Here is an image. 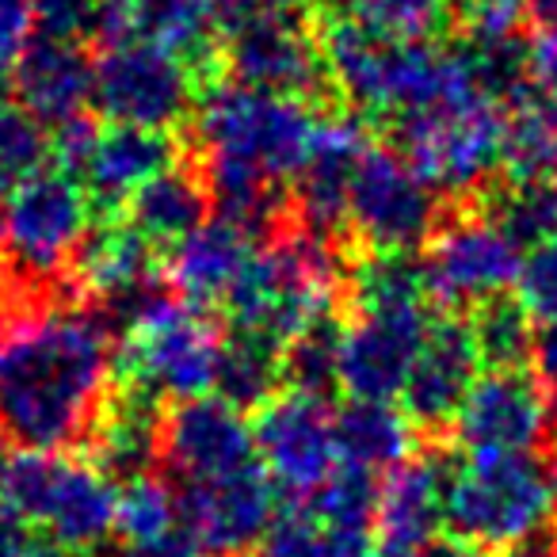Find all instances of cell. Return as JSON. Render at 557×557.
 <instances>
[{
    "instance_id": "obj_27",
    "label": "cell",
    "mask_w": 557,
    "mask_h": 557,
    "mask_svg": "<svg viewBox=\"0 0 557 557\" xmlns=\"http://www.w3.org/2000/svg\"><path fill=\"white\" fill-rule=\"evenodd\" d=\"M417 420L394 401H351L336 412V447H341V466L359 473H389L412 458V432Z\"/></svg>"
},
{
    "instance_id": "obj_30",
    "label": "cell",
    "mask_w": 557,
    "mask_h": 557,
    "mask_svg": "<svg viewBox=\"0 0 557 557\" xmlns=\"http://www.w3.org/2000/svg\"><path fill=\"white\" fill-rule=\"evenodd\" d=\"M321 54H325V73L336 85V92H341L351 108L379 115L389 39L374 35L371 27L356 24L351 16H336L333 24L321 32Z\"/></svg>"
},
{
    "instance_id": "obj_4",
    "label": "cell",
    "mask_w": 557,
    "mask_h": 557,
    "mask_svg": "<svg viewBox=\"0 0 557 557\" xmlns=\"http://www.w3.org/2000/svg\"><path fill=\"white\" fill-rule=\"evenodd\" d=\"M0 500L27 527H42L62 554L100 549L119 519L115 478L58 450L0 455Z\"/></svg>"
},
{
    "instance_id": "obj_32",
    "label": "cell",
    "mask_w": 557,
    "mask_h": 557,
    "mask_svg": "<svg viewBox=\"0 0 557 557\" xmlns=\"http://www.w3.org/2000/svg\"><path fill=\"white\" fill-rule=\"evenodd\" d=\"M504 176L511 187H546L557 172V123L539 108L523 103L508 115L504 131Z\"/></svg>"
},
{
    "instance_id": "obj_42",
    "label": "cell",
    "mask_w": 557,
    "mask_h": 557,
    "mask_svg": "<svg viewBox=\"0 0 557 557\" xmlns=\"http://www.w3.org/2000/svg\"><path fill=\"white\" fill-rule=\"evenodd\" d=\"M527 85L539 108L557 123V24H546L527 47Z\"/></svg>"
},
{
    "instance_id": "obj_31",
    "label": "cell",
    "mask_w": 557,
    "mask_h": 557,
    "mask_svg": "<svg viewBox=\"0 0 557 557\" xmlns=\"http://www.w3.org/2000/svg\"><path fill=\"white\" fill-rule=\"evenodd\" d=\"M283 382H287V348L278 341L260 333H245V329H237V333L222 341L214 389L233 409L260 412L271 397L283 394L278 389Z\"/></svg>"
},
{
    "instance_id": "obj_35",
    "label": "cell",
    "mask_w": 557,
    "mask_h": 557,
    "mask_svg": "<svg viewBox=\"0 0 557 557\" xmlns=\"http://www.w3.org/2000/svg\"><path fill=\"white\" fill-rule=\"evenodd\" d=\"M344 16L389 42H424L447 24V0H344Z\"/></svg>"
},
{
    "instance_id": "obj_20",
    "label": "cell",
    "mask_w": 557,
    "mask_h": 557,
    "mask_svg": "<svg viewBox=\"0 0 557 557\" xmlns=\"http://www.w3.org/2000/svg\"><path fill=\"white\" fill-rule=\"evenodd\" d=\"M96 92V62L77 39L35 35L12 65V96L42 126H65L85 115Z\"/></svg>"
},
{
    "instance_id": "obj_24",
    "label": "cell",
    "mask_w": 557,
    "mask_h": 557,
    "mask_svg": "<svg viewBox=\"0 0 557 557\" xmlns=\"http://www.w3.org/2000/svg\"><path fill=\"white\" fill-rule=\"evenodd\" d=\"M455 470L440 455H412L386 473L379 493L382 546H420L447 523V493Z\"/></svg>"
},
{
    "instance_id": "obj_33",
    "label": "cell",
    "mask_w": 557,
    "mask_h": 557,
    "mask_svg": "<svg viewBox=\"0 0 557 557\" xmlns=\"http://www.w3.org/2000/svg\"><path fill=\"white\" fill-rule=\"evenodd\" d=\"M115 531L126 539V546L141 542H161L169 534H180V496L161 478H138L119 488V519Z\"/></svg>"
},
{
    "instance_id": "obj_2",
    "label": "cell",
    "mask_w": 557,
    "mask_h": 557,
    "mask_svg": "<svg viewBox=\"0 0 557 557\" xmlns=\"http://www.w3.org/2000/svg\"><path fill=\"white\" fill-rule=\"evenodd\" d=\"M210 202L240 230L278 225V184L298 180L321 119L298 96L214 81L191 115Z\"/></svg>"
},
{
    "instance_id": "obj_9",
    "label": "cell",
    "mask_w": 557,
    "mask_h": 557,
    "mask_svg": "<svg viewBox=\"0 0 557 557\" xmlns=\"http://www.w3.org/2000/svg\"><path fill=\"white\" fill-rule=\"evenodd\" d=\"M92 103L111 126L169 134L172 126L195 115L199 92L184 58L153 42H111L96 58Z\"/></svg>"
},
{
    "instance_id": "obj_36",
    "label": "cell",
    "mask_w": 557,
    "mask_h": 557,
    "mask_svg": "<svg viewBox=\"0 0 557 557\" xmlns=\"http://www.w3.org/2000/svg\"><path fill=\"white\" fill-rule=\"evenodd\" d=\"M50 161V134L20 103H0V187L39 176Z\"/></svg>"
},
{
    "instance_id": "obj_1",
    "label": "cell",
    "mask_w": 557,
    "mask_h": 557,
    "mask_svg": "<svg viewBox=\"0 0 557 557\" xmlns=\"http://www.w3.org/2000/svg\"><path fill=\"white\" fill-rule=\"evenodd\" d=\"M111 325L103 313L47 310L0 336V440L62 450L88 440L108 409Z\"/></svg>"
},
{
    "instance_id": "obj_25",
    "label": "cell",
    "mask_w": 557,
    "mask_h": 557,
    "mask_svg": "<svg viewBox=\"0 0 557 557\" xmlns=\"http://www.w3.org/2000/svg\"><path fill=\"white\" fill-rule=\"evenodd\" d=\"M88 443H92L96 466L108 478L123 481V485L149 478V470L164 462V412L157 397L126 389L123 397L108 401Z\"/></svg>"
},
{
    "instance_id": "obj_23",
    "label": "cell",
    "mask_w": 557,
    "mask_h": 557,
    "mask_svg": "<svg viewBox=\"0 0 557 557\" xmlns=\"http://www.w3.org/2000/svg\"><path fill=\"white\" fill-rule=\"evenodd\" d=\"M252 233L240 230L230 218L202 222L191 237L172 245L169 256V287L187 306L225 302L252 263Z\"/></svg>"
},
{
    "instance_id": "obj_13",
    "label": "cell",
    "mask_w": 557,
    "mask_h": 557,
    "mask_svg": "<svg viewBox=\"0 0 557 557\" xmlns=\"http://www.w3.org/2000/svg\"><path fill=\"white\" fill-rule=\"evenodd\" d=\"M256 458L263 473L295 500L318 496L341 470V447H336V412L325 397L287 394L271 397L252 420Z\"/></svg>"
},
{
    "instance_id": "obj_17",
    "label": "cell",
    "mask_w": 557,
    "mask_h": 557,
    "mask_svg": "<svg viewBox=\"0 0 557 557\" xmlns=\"http://www.w3.org/2000/svg\"><path fill=\"white\" fill-rule=\"evenodd\" d=\"M240 0H100L92 32L103 47L153 42L191 65L222 54Z\"/></svg>"
},
{
    "instance_id": "obj_3",
    "label": "cell",
    "mask_w": 557,
    "mask_h": 557,
    "mask_svg": "<svg viewBox=\"0 0 557 557\" xmlns=\"http://www.w3.org/2000/svg\"><path fill=\"white\" fill-rule=\"evenodd\" d=\"M348 278L333 237L298 225L252 256L225 298V310L237 329L271 336L287 348L306 329L329 321Z\"/></svg>"
},
{
    "instance_id": "obj_45",
    "label": "cell",
    "mask_w": 557,
    "mask_h": 557,
    "mask_svg": "<svg viewBox=\"0 0 557 557\" xmlns=\"http://www.w3.org/2000/svg\"><path fill=\"white\" fill-rule=\"evenodd\" d=\"M35 9L32 0H0V70H12L27 42L35 39Z\"/></svg>"
},
{
    "instance_id": "obj_16",
    "label": "cell",
    "mask_w": 557,
    "mask_h": 557,
    "mask_svg": "<svg viewBox=\"0 0 557 557\" xmlns=\"http://www.w3.org/2000/svg\"><path fill=\"white\" fill-rule=\"evenodd\" d=\"M81 287L100 302L111 329H138L161 302H169L157 275V245L141 237L131 222H108L88 233L77 252Z\"/></svg>"
},
{
    "instance_id": "obj_55",
    "label": "cell",
    "mask_w": 557,
    "mask_h": 557,
    "mask_svg": "<svg viewBox=\"0 0 557 557\" xmlns=\"http://www.w3.org/2000/svg\"><path fill=\"white\" fill-rule=\"evenodd\" d=\"M546 187H549V195H554V207H557V172H554V180H549Z\"/></svg>"
},
{
    "instance_id": "obj_18",
    "label": "cell",
    "mask_w": 557,
    "mask_h": 557,
    "mask_svg": "<svg viewBox=\"0 0 557 557\" xmlns=\"http://www.w3.org/2000/svg\"><path fill=\"white\" fill-rule=\"evenodd\" d=\"M256 462L252 424L222 397H195L164 412V466L176 473L180 485L230 478Z\"/></svg>"
},
{
    "instance_id": "obj_49",
    "label": "cell",
    "mask_w": 557,
    "mask_h": 557,
    "mask_svg": "<svg viewBox=\"0 0 557 557\" xmlns=\"http://www.w3.org/2000/svg\"><path fill=\"white\" fill-rule=\"evenodd\" d=\"M115 557H207L191 539L184 534H169L161 542H141V546H123Z\"/></svg>"
},
{
    "instance_id": "obj_47",
    "label": "cell",
    "mask_w": 557,
    "mask_h": 557,
    "mask_svg": "<svg viewBox=\"0 0 557 557\" xmlns=\"http://www.w3.org/2000/svg\"><path fill=\"white\" fill-rule=\"evenodd\" d=\"M374 557H485V554H481V546L455 539V534H447V539L435 534V539L420 542V546H379Z\"/></svg>"
},
{
    "instance_id": "obj_48",
    "label": "cell",
    "mask_w": 557,
    "mask_h": 557,
    "mask_svg": "<svg viewBox=\"0 0 557 557\" xmlns=\"http://www.w3.org/2000/svg\"><path fill=\"white\" fill-rule=\"evenodd\" d=\"M35 549L27 523L0 500V557H27Z\"/></svg>"
},
{
    "instance_id": "obj_12",
    "label": "cell",
    "mask_w": 557,
    "mask_h": 557,
    "mask_svg": "<svg viewBox=\"0 0 557 557\" xmlns=\"http://www.w3.org/2000/svg\"><path fill=\"white\" fill-rule=\"evenodd\" d=\"M222 62L240 85L298 96V100L313 92L321 77H329L321 39H313V32L295 9H263L248 0H240L237 16L230 20Z\"/></svg>"
},
{
    "instance_id": "obj_14",
    "label": "cell",
    "mask_w": 557,
    "mask_h": 557,
    "mask_svg": "<svg viewBox=\"0 0 557 557\" xmlns=\"http://www.w3.org/2000/svg\"><path fill=\"white\" fill-rule=\"evenodd\" d=\"M432 325L428 302L351 313L348 325H341V386L351 401L401 397Z\"/></svg>"
},
{
    "instance_id": "obj_21",
    "label": "cell",
    "mask_w": 557,
    "mask_h": 557,
    "mask_svg": "<svg viewBox=\"0 0 557 557\" xmlns=\"http://www.w3.org/2000/svg\"><path fill=\"white\" fill-rule=\"evenodd\" d=\"M367 141L359 119L351 115H329L318 123L313 134L310 157H306L302 172H298V222L313 233L333 237L344 222H348V199L356 172L363 164Z\"/></svg>"
},
{
    "instance_id": "obj_34",
    "label": "cell",
    "mask_w": 557,
    "mask_h": 557,
    "mask_svg": "<svg viewBox=\"0 0 557 557\" xmlns=\"http://www.w3.org/2000/svg\"><path fill=\"white\" fill-rule=\"evenodd\" d=\"M473 341H478L481 359L488 363V371H500V367H519L523 359H531L534 351V318L519 306V298H496V302L481 306L473 313Z\"/></svg>"
},
{
    "instance_id": "obj_51",
    "label": "cell",
    "mask_w": 557,
    "mask_h": 557,
    "mask_svg": "<svg viewBox=\"0 0 557 557\" xmlns=\"http://www.w3.org/2000/svg\"><path fill=\"white\" fill-rule=\"evenodd\" d=\"M523 9L539 27L557 24V0H523Z\"/></svg>"
},
{
    "instance_id": "obj_46",
    "label": "cell",
    "mask_w": 557,
    "mask_h": 557,
    "mask_svg": "<svg viewBox=\"0 0 557 557\" xmlns=\"http://www.w3.org/2000/svg\"><path fill=\"white\" fill-rule=\"evenodd\" d=\"M531 367H534V382H539V389H542V401H546L549 424H554V432H557V325L539 329Z\"/></svg>"
},
{
    "instance_id": "obj_39",
    "label": "cell",
    "mask_w": 557,
    "mask_h": 557,
    "mask_svg": "<svg viewBox=\"0 0 557 557\" xmlns=\"http://www.w3.org/2000/svg\"><path fill=\"white\" fill-rule=\"evenodd\" d=\"M523 0H462L458 27H462V47H508L523 42Z\"/></svg>"
},
{
    "instance_id": "obj_50",
    "label": "cell",
    "mask_w": 557,
    "mask_h": 557,
    "mask_svg": "<svg viewBox=\"0 0 557 557\" xmlns=\"http://www.w3.org/2000/svg\"><path fill=\"white\" fill-rule=\"evenodd\" d=\"M500 557H557V534L542 531V534H534V539L519 542V546L500 549Z\"/></svg>"
},
{
    "instance_id": "obj_10",
    "label": "cell",
    "mask_w": 557,
    "mask_h": 557,
    "mask_svg": "<svg viewBox=\"0 0 557 557\" xmlns=\"http://www.w3.org/2000/svg\"><path fill=\"white\" fill-rule=\"evenodd\" d=\"M348 225L371 252H412L440 230V191L401 149L371 146L351 184Z\"/></svg>"
},
{
    "instance_id": "obj_11",
    "label": "cell",
    "mask_w": 557,
    "mask_h": 557,
    "mask_svg": "<svg viewBox=\"0 0 557 557\" xmlns=\"http://www.w3.org/2000/svg\"><path fill=\"white\" fill-rule=\"evenodd\" d=\"M523 245L508 237L488 214H458L424 245L428 298L450 310H481L516 287L523 271Z\"/></svg>"
},
{
    "instance_id": "obj_54",
    "label": "cell",
    "mask_w": 557,
    "mask_h": 557,
    "mask_svg": "<svg viewBox=\"0 0 557 557\" xmlns=\"http://www.w3.org/2000/svg\"><path fill=\"white\" fill-rule=\"evenodd\" d=\"M0 245H4V199H0Z\"/></svg>"
},
{
    "instance_id": "obj_7",
    "label": "cell",
    "mask_w": 557,
    "mask_h": 557,
    "mask_svg": "<svg viewBox=\"0 0 557 557\" xmlns=\"http://www.w3.org/2000/svg\"><path fill=\"white\" fill-rule=\"evenodd\" d=\"M92 233V195L81 180L42 169L4 199V256L27 283H47L85 248Z\"/></svg>"
},
{
    "instance_id": "obj_26",
    "label": "cell",
    "mask_w": 557,
    "mask_h": 557,
    "mask_svg": "<svg viewBox=\"0 0 557 557\" xmlns=\"http://www.w3.org/2000/svg\"><path fill=\"white\" fill-rule=\"evenodd\" d=\"M176 169V141L164 131H138V126H108L100 131L81 184L92 202H131L149 180Z\"/></svg>"
},
{
    "instance_id": "obj_38",
    "label": "cell",
    "mask_w": 557,
    "mask_h": 557,
    "mask_svg": "<svg viewBox=\"0 0 557 557\" xmlns=\"http://www.w3.org/2000/svg\"><path fill=\"white\" fill-rule=\"evenodd\" d=\"M488 218L523 248L542 245L557 233V207L549 187H511V191L496 195Z\"/></svg>"
},
{
    "instance_id": "obj_5",
    "label": "cell",
    "mask_w": 557,
    "mask_h": 557,
    "mask_svg": "<svg viewBox=\"0 0 557 557\" xmlns=\"http://www.w3.org/2000/svg\"><path fill=\"white\" fill-rule=\"evenodd\" d=\"M557 516V462L534 450L470 455L450 478L447 527L481 549H508L534 539Z\"/></svg>"
},
{
    "instance_id": "obj_22",
    "label": "cell",
    "mask_w": 557,
    "mask_h": 557,
    "mask_svg": "<svg viewBox=\"0 0 557 557\" xmlns=\"http://www.w3.org/2000/svg\"><path fill=\"white\" fill-rule=\"evenodd\" d=\"M481 351L473 341V325L458 318H443L432 325L428 344L420 351L412 379L401 394V409L417 424L440 428L455 424L458 409L470 397L473 382L481 379Z\"/></svg>"
},
{
    "instance_id": "obj_6",
    "label": "cell",
    "mask_w": 557,
    "mask_h": 557,
    "mask_svg": "<svg viewBox=\"0 0 557 557\" xmlns=\"http://www.w3.org/2000/svg\"><path fill=\"white\" fill-rule=\"evenodd\" d=\"M397 149L443 195H473L493 180L504 157L508 111L488 92L440 103L420 115L397 119Z\"/></svg>"
},
{
    "instance_id": "obj_44",
    "label": "cell",
    "mask_w": 557,
    "mask_h": 557,
    "mask_svg": "<svg viewBox=\"0 0 557 557\" xmlns=\"http://www.w3.org/2000/svg\"><path fill=\"white\" fill-rule=\"evenodd\" d=\"M32 9L47 35L77 39L81 32H92L100 0H32Z\"/></svg>"
},
{
    "instance_id": "obj_53",
    "label": "cell",
    "mask_w": 557,
    "mask_h": 557,
    "mask_svg": "<svg viewBox=\"0 0 557 557\" xmlns=\"http://www.w3.org/2000/svg\"><path fill=\"white\" fill-rule=\"evenodd\" d=\"M27 557H65V554L58 546H39V542H35V549Z\"/></svg>"
},
{
    "instance_id": "obj_29",
    "label": "cell",
    "mask_w": 557,
    "mask_h": 557,
    "mask_svg": "<svg viewBox=\"0 0 557 557\" xmlns=\"http://www.w3.org/2000/svg\"><path fill=\"white\" fill-rule=\"evenodd\" d=\"M214 207L207 191V180L195 176L191 169H169L157 180H149L131 202H126V222L149 237L153 245H180L191 237L202 222L207 210Z\"/></svg>"
},
{
    "instance_id": "obj_43",
    "label": "cell",
    "mask_w": 557,
    "mask_h": 557,
    "mask_svg": "<svg viewBox=\"0 0 557 557\" xmlns=\"http://www.w3.org/2000/svg\"><path fill=\"white\" fill-rule=\"evenodd\" d=\"M96 138H100V126L88 123L85 115L73 119V123H65V126H54V134H50V161H54V169L73 180H81L88 169V161H92Z\"/></svg>"
},
{
    "instance_id": "obj_28",
    "label": "cell",
    "mask_w": 557,
    "mask_h": 557,
    "mask_svg": "<svg viewBox=\"0 0 557 557\" xmlns=\"http://www.w3.org/2000/svg\"><path fill=\"white\" fill-rule=\"evenodd\" d=\"M379 493L382 485L371 473L341 470L329 478L318 496H310V516L329 539L333 557H374L379 546Z\"/></svg>"
},
{
    "instance_id": "obj_8",
    "label": "cell",
    "mask_w": 557,
    "mask_h": 557,
    "mask_svg": "<svg viewBox=\"0 0 557 557\" xmlns=\"http://www.w3.org/2000/svg\"><path fill=\"white\" fill-rule=\"evenodd\" d=\"M123 363L134 389L157 401H195L214 389L222 341L218 325L187 302H161L138 329H131Z\"/></svg>"
},
{
    "instance_id": "obj_40",
    "label": "cell",
    "mask_w": 557,
    "mask_h": 557,
    "mask_svg": "<svg viewBox=\"0 0 557 557\" xmlns=\"http://www.w3.org/2000/svg\"><path fill=\"white\" fill-rule=\"evenodd\" d=\"M516 287H519V306L542 329L557 325V233L542 240V245L527 248Z\"/></svg>"
},
{
    "instance_id": "obj_37",
    "label": "cell",
    "mask_w": 557,
    "mask_h": 557,
    "mask_svg": "<svg viewBox=\"0 0 557 557\" xmlns=\"http://www.w3.org/2000/svg\"><path fill=\"white\" fill-rule=\"evenodd\" d=\"M287 382L290 389L313 397L341 386V325L321 321L287 344Z\"/></svg>"
},
{
    "instance_id": "obj_41",
    "label": "cell",
    "mask_w": 557,
    "mask_h": 557,
    "mask_svg": "<svg viewBox=\"0 0 557 557\" xmlns=\"http://www.w3.org/2000/svg\"><path fill=\"white\" fill-rule=\"evenodd\" d=\"M248 557H333V549H329V539L321 534L310 508H302L278 516L275 527L263 534V542Z\"/></svg>"
},
{
    "instance_id": "obj_15",
    "label": "cell",
    "mask_w": 557,
    "mask_h": 557,
    "mask_svg": "<svg viewBox=\"0 0 557 557\" xmlns=\"http://www.w3.org/2000/svg\"><path fill=\"white\" fill-rule=\"evenodd\" d=\"M275 519V481L260 462L180 488V534L207 557H248Z\"/></svg>"
},
{
    "instance_id": "obj_52",
    "label": "cell",
    "mask_w": 557,
    "mask_h": 557,
    "mask_svg": "<svg viewBox=\"0 0 557 557\" xmlns=\"http://www.w3.org/2000/svg\"><path fill=\"white\" fill-rule=\"evenodd\" d=\"M248 4H263V9H295L298 0H248Z\"/></svg>"
},
{
    "instance_id": "obj_19",
    "label": "cell",
    "mask_w": 557,
    "mask_h": 557,
    "mask_svg": "<svg viewBox=\"0 0 557 557\" xmlns=\"http://www.w3.org/2000/svg\"><path fill=\"white\" fill-rule=\"evenodd\" d=\"M549 424L546 401L534 382L519 367L481 371L470 397L455 417V435L470 455H519L534 450Z\"/></svg>"
}]
</instances>
